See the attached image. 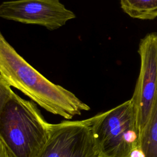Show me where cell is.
<instances>
[{
    "label": "cell",
    "mask_w": 157,
    "mask_h": 157,
    "mask_svg": "<svg viewBox=\"0 0 157 157\" xmlns=\"http://www.w3.org/2000/svg\"><path fill=\"white\" fill-rule=\"evenodd\" d=\"M140 69L131 98L140 134L149 118L157 94V33L147 34L139 43Z\"/></svg>",
    "instance_id": "cell-5"
},
{
    "label": "cell",
    "mask_w": 157,
    "mask_h": 157,
    "mask_svg": "<svg viewBox=\"0 0 157 157\" xmlns=\"http://www.w3.org/2000/svg\"><path fill=\"white\" fill-rule=\"evenodd\" d=\"M92 118L93 137L101 157H136L140 131L130 99Z\"/></svg>",
    "instance_id": "cell-3"
},
{
    "label": "cell",
    "mask_w": 157,
    "mask_h": 157,
    "mask_svg": "<svg viewBox=\"0 0 157 157\" xmlns=\"http://www.w3.org/2000/svg\"><path fill=\"white\" fill-rule=\"evenodd\" d=\"M0 17L21 23L40 25L53 31L76 15L59 0H15L1 3Z\"/></svg>",
    "instance_id": "cell-6"
},
{
    "label": "cell",
    "mask_w": 157,
    "mask_h": 157,
    "mask_svg": "<svg viewBox=\"0 0 157 157\" xmlns=\"http://www.w3.org/2000/svg\"><path fill=\"white\" fill-rule=\"evenodd\" d=\"M37 157H101L92 118L51 123L49 138Z\"/></svg>",
    "instance_id": "cell-4"
},
{
    "label": "cell",
    "mask_w": 157,
    "mask_h": 157,
    "mask_svg": "<svg viewBox=\"0 0 157 157\" xmlns=\"http://www.w3.org/2000/svg\"><path fill=\"white\" fill-rule=\"evenodd\" d=\"M0 157H15L1 140H0Z\"/></svg>",
    "instance_id": "cell-9"
},
{
    "label": "cell",
    "mask_w": 157,
    "mask_h": 157,
    "mask_svg": "<svg viewBox=\"0 0 157 157\" xmlns=\"http://www.w3.org/2000/svg\"><path fill=\"white\" fill-rule=\"evenodd\" d=\"M121 7L129 17L141 20L157 17V0H120Z\"/></svg>",
    "instance_id": "cell-8"
},
{
    "label": "cell",
    "mask_w": 157,
    "mask_h": 157,
    "mask_svg": "<svg viewBox=\"0 0 157 157\" xmlns=\"http://www.w3.org/2000/svg\"><path fill=\"white\" fill-rule=\"evenodd\" d=\"M50 126L33 101L21 98L0 78V140L15 157H37Z\"/></svg>",
    "instance_id": "cell-2"
},
{
    "label": "cell",
    "mask_w": 157,
    "mask_h": 157,
    "mask_svg": "<svg viewBox=\"0 0 157 157\" xmlns=\"http://www.w3.org/2000/svg\"><path fill=\"white\" fill-rule=\"evenodd\" d=\"M0 78L50 113L71 119L90 107L73 93L45 78L0 34Z\"/></svg>",
    "instance_id": "cell-1"
},
{
    "label": "cell",
    "mask_w": 157,
    "mask_h": 157,
    "mask_svg": "<svg viewBox=\"0 0 157 157\" xmlns=\"http://www.w3.org/2000/svg\"><path fill=\"white\" fill-rule=\"evenodd\" d=\"M142 157H157V94L146 125L140 134Z\"/></svg>",
    "instance_id": "cell-7"
}]
</instances>
